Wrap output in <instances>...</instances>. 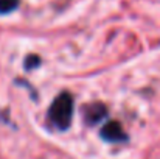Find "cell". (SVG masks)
<instances>
[{"label": "cell", "mask_w": 160, "mask_h": 159, "mask_svg": "<svg viewBox=\"0 0 160 159\" xmlns=\"http://www.w3.org/2000/svg\"><path fill=\"white\" fill-rule=\"evenodd\" d=\"M103 134L106 137H109V139H118L121 136V128L117 123H110L103 130Z\"/></svg>", "instance_id": "7a4b0ae2"}, {"label": "cell", "mask_w": 160, "mask_h": 159, "mask_svg": "<svg viewBox=\"0 0 160 159\" xmlns=\"http://www.w3.org/2000/svg\"><path fill=\"white\" fill-rule=\"evenodd\" d=\"M19 5V0H0V13H9Z\"/></svg>", "instance_id": "3957f363"}, {"label": "cell", "mask_w": 160, "mask_h": 159, "mask_svg": "<svg viewBox=\"0 0 160 159\" xmlns=\"http://www.w3.org/2000/svg\"><path fill=\"white\" fill-rule=\"evenodd\" d=\"M73 114V98L68 94H61L56 97L53 105L50 108V119L56 126L59 128H67Z\"/></svg>", "instance_id": "6da1fadb"}]
</instances>
